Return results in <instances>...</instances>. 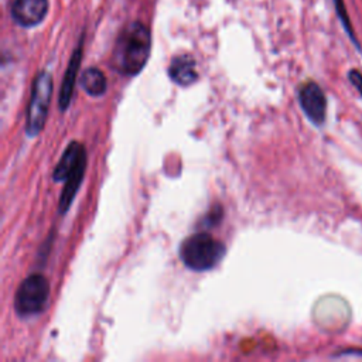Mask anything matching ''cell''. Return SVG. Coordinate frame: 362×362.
<instances>
[{
    "label": "cell",
    "instance_id": "cell-1",
    "mask_svg": "<svg viewBox=\"0 0 362 362\" xmlns=\"http://www.w3.org/2000/svg\"><path fill=\"white\" fill-rule=\"evenodd\" d=\"M151 47V37L148 28L140 23L133 21L127 24L119 34L115 47L112 62L113 66L127 76L137 75L146 65Z\"/></svg>",
    "mask_w": 362,
    "mask_h": 362
},
{
    "label": "cell",
    "instance_id": "cell-2",
    "mask_svg": "<svg viewBox=\"0 0 362 362\" xmlns=\"http://www.w3.org/2000/svg\"><path fill=\"white\" fill-rule=\"evenodd\" d=\"M225 245L206 232H197L180 245V259L195 272H205L215 267L225 256Z\"/></svg>",
    "mask_w": 362,
    "mask_h": 362
},
{
    "label": "cell",
    "instance_id": "cell-3",
    "mask_svg": "<svg viewBox=\"0 0 362 362\" xmlns=\"http://www.w3.org/2000/svg\"><path fill=\"white\" fill-rule=\"evenodd\" d=\"M52 96V76L47 71H41L35 75L31 86V96L27 107L25 133L30 137L37 136L44 124L49 109Z\"/></svg>",
    "mask_w": 362,
    "mask_h": 362
},
{
    "label": "cell",
    "instance_id": "cell-4",
    "mask_svg": "<svg viewBox=\"0 0 362 362\" xmlns=\"http://www.w3.org/2000/svg\"><path fill=\"white\" fill-rule=\"evenodd\" d=\"M48 298H49L48 280L40 273L30 274L20 283L16 291V297H14L16 313L24 318L37 315L45 308Z\"/></svg>",
    "mask_w": 362,
    "mask_h": 362
},
{
    "label": "cell",
    "instance_id": "cell-5",
    "mask_svg": "<svg viewBox=\"0 0 362 362\" xmlns=\"http://www.w3.org/2000/svg\"><path fill=\"white\" fill-rule=\"evenodd\" d=\"M298 99L308 119L315 124H321L325 119V109H327L325 96L321 88L314 82H307L305 85L301 86Z\"/></svg>",
    "mask_w": 362,
    "mask_h": 362
},
{
    "label": "cell",
    "instance_id": "cell-6",
    "mask_svg": "<svg viewBox=\"0 0 362 362\" xmlns=\"http://www.w3.org/2000/svg\"><path fill=\"white\" fill-rule=\"evenodd\" d=\"M48 11V0H14L11 17L23 27L40 24Z\"/></svg>",
    "mask_w": 362,
    "mask_h": 362
},
{
    "label": "cell",
    "instance_id": "cell-7",
    "mask_svg": "<svg viewBox=\"0 0 362 362\" xmlns=\"http://www.w3.org/2000/svg\"><path fill=\"white\" fill-rule=\"evenodd\" d=\"M81 59H82V41L75 48V51L72 52V57L69 59L68 68H66L64 79H62V85H61L59 96H58V103H59L61 110L68 109V106L71 103L75 82H76V76H78V71H79V65H81Z\"/></svg>",
    "mask_w": 362,
    "mask_h": 362
},
{
    "label": "cell",
    "instance_id": "cell-8",
    "mask_svg": "<svg viewBox=\"0 0 362 362\" xmlns=\"http://www.w3.org/2000/svg\"><path fill=\"white\" fill-rule=\"evenodd\" d=\"M168 75L177 85L188 86L194 83L198 79L195 59L187 54L174 57L168 66Z\"/></svg>",
    "mask_w": 362,
    "mask_h": 362
},
{
    "label": "cell",
    "instance_id": "cell-9",
    "mask_svg": "<svg viewBox=\"0 0 362 362\" xmlns=\"http://www.w3.org/2000/svg\"><path fill=\"white\" fill-rule=\"evenodd\" d=\"M85 168H86V153L81 157L76 167L72 170V173L65 180V185L62 188V194L59 197V204H58V211L61 215H64L69 209V206L76 195V191L82 184V180L85 175Z\"/></svg>",
    "mask_w": 362,
    "mask_h": 362
},
{
    "label": "cell",
    "instance_id": "cell-10",
    "mask_svg": "<svg viewBox=\"0 0 362 362\" xmlns=\"http://www.w3.org/2000/svg\"><path fill=\"white\" fill-rule=\"evenodd\" d=\"M85 147L82 144H79L78 141H71L64 154L61 156L58 164L54 168L52 173V178L54 181H64L68 178V175L72 173V170L76 167L78 161L81 160V157L85 154Z\"/></svg>",
    "mask_w": 362,
    "mask_h": 362
},
{
    "label": "cell",
    "instance_id": "cell-11",
    "mask_svg": "<svg viewBox=\"0 0 362 362\" xmlns=\"http://www.w3.org/2000/svg\"><path fill=\"white\" fill-rule=\"evenodd\" d=\"M81 88L90 96H102L106 92L107 81L105 74L98 68H88L79 78Z\"/></svg>",
    "mask_w": 362,
    "mask_h": 362
},
{
    "label": "cell",
    "instance_id": "cell-12",
    "mask_svg": "<svg viewBox=\"0 0 362 362\" xmlns=\"http://www.w3.org/2000/svg\"><path fill=\"white\" fill-rule=\"evenodd\" d=\"M351 81L354 82V85L361 90V93H362V75L359 74V72H356V71H352L351 72Z\"/></svg>",
    "mask_w": 362,
    "mask_h": 362
}]
</instances>
